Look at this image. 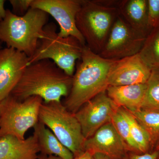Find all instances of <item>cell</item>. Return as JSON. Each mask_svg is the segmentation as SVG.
Segmentation results:
<instances>
[{
    "instance_id": "22",
    "label": "cell",
    "mask_w": 159,
    "mask_h": 159,
    "mask_svg": "<svg viewBox=\"0 0 159 159\" xmlns=\"http://www.w3.org/2000/svg\"><path fill=\"white\" fill-rule=\"evenodd\" d=\"M141 109L159 111V70H152Z\"/></svg>"
},
{
    "instance_id": "31",
    "label": "cell",
    "mask_w": 159,
    "mask_h": 159,
    "mask_svg": "<svg viewBox=\"0 0 159 159\" xmlns=\"http://www.w3.org/2000/svg\"><path fill=\"white\" fill-rule=\"evenodd\" d=\"M157 150L158 151V152H159V155H158V157L157 159H159V146L158 149H157Z\"/></svg>"
},
{
    "instance_id": "23",
    "label": "cell",
    "mask_w": 159,
    "mask_h": 159,
    "mask_svg": "<svg viewBox=\"0 0 159 159\" xmlns=\"http://www.w3.org/2000/svg\"><path fill=\"white\" fill-rule=\"evenodd\" d=\"M148 20L152 29L159 24V0H147Z\"/></svg>"
},
{
    "instance_id": "3",
    "label": "cell",
    "mask_w": 159,
    "mask_h": 159,
    "mask_svg": "<svg viewBox=\"0 0 159 159\" xmlns=\"http://www.w3.org/2000/svg\"><path fill=\"white\" fill-rule=\"evenodd\" d=\"M120 1L83 0L76 17L77 29L91 51L99 54L119 15Z\"/></svg>"
},
{
    "instance_id": "24",
    "label": "cell",
    "mask_w": 159,
    "mask_h": 159,
    "mask_svg": "<svg viewBox=\"0 0 159 159\" xmlns=\"http://www.w3.org/2000/svg\"><path fill=\"white\" fill-rule=\"evenodd\" d=\"M33 0H10L12 12L18 16H23L31 8Z\"/></svg>"
},
{
    "instance_id": "10",
    "label": "cell",
    "mask_w": 159,
    "mask_h": 159,
    "mask_svg": "<svg viewBox=\"0 0 159 159\" xmlns=\"http://www.w3.org/2000/svg\"><path fill=\"white\" fill-rule=\"evenodd\" d=\"M118 107L105 91L86 102L74 113L85 139L92 137L103 125L111 122Z\"/></svg>"
},
{
    "instance_id": "12",
    "label": "cell",
    "mask_w": 159,
    "mask_h": 159,
    "mask_svg": "<svg viewBox=\"0 0 159 159\" xmlns=\"http://www.w3.org/2000/svg\"><path fill=\"white\" fill-rule=\"evenodd\" d=\"M151 72L139 54L117 60L109 74L108 86H119L146 83Z\"/></svg>"
},
{
    "instance_id": "2",
    "label": "cell",
    "mask_w": 159,
    "mask_h": 159,
    "mask_svg": "<svg viewBox=\"0 0 159 159\" xmlns=\"http://www.w3.org/2000/svg\"><path fill=\"white\" fill-rule=\"evenodd\" d=\"M79 63L76 66L70 91L64 105L74 114L86 102L106 91L112 67L117 60L103 58L84 46Z\"/></svg>"
},
{
    "instance_id": "7",
    "label": "cell",
    "mask_w": 159,
    "mask_h": 159,
    "mask_svg": "<svg viewBox=\"0 0 159 159\" xmlns=\"http://www.w3.org/2000/svg\"><path fill=\"white\" fill-rule=\"evenodd\" d=\"M43 100L34 96L20 101L10 95L0 102V136L25 139L27 131L39 121Z\"/></svg>"
},
{
    "instance_id": "1",
    "label": "cell",
    "mask_w": 159,
    "mask_h": 159,
    "mask_svg": "<svg viewBox=\"0 0 159 159\" xmlns=\"http://www.w3.org/2000/svg\"><path fill=\"white\" fill-rule=\"evenodd\" d=\"M73 77L69 76L50 59H43L27 66L10 95L20 101L40 97L45 103L61 102L68 96Z\"/></svg>"
},
{
    "instance_id": "16",
    "label": "cell",
    "mask_w": 159,
    "mask_h": 159,
    "mask_svg": "<svg viewBox=\"0 0 159 159\" xmlns=\"http://www.w3.org/2000/svg\"><path fill=\"white\" fill-rule=\"evenodd\" d=\"M147 87V83L119 86H109L106 93L117 107L134 111L142 108Z\"/></svg>"
},
{
    "instance_id": "19",
    "label": "cell",
    "mask_w": 159,
    "mask_h": 159,
    "mask_svg": "<svg viewBox=\"0 0 159 159\" xmlns=\"http://www.w3.org/2000/svg\"><path fill=\"white\" fill-rule=\"evenodd\" d=\"M131 112L148 134L152 146L158 143L159 111L140 109Z\"/></svg>"
},
{
    "instance_id": "17",
    "label": "cell",
    "mask_w": 159,
    "mask_h": 159,
    "mask_svg": "<svg viewBox=\"0 0 159 159\" xmlns=\"http://www.w3.org/2000/svg\"><path fill=\"white\" fill-rule=\"evenodd\" d=\"M40 151L55 155L62 159H74L73 153L63 145L52 131L39 121L34 127Z\"/></svg>"
},
{
    "instance_id": "27",
    "label": "cell",
    "mask_w": 159,
    "mask_h": 159,
    "mask_svg": "<svg viewBox=\"0 0 159 159\" xmlns=\"http://www.w3.org/2000/svg\"><path fill=\"white\" fill-rule=\"evenodd\" d=\"M74 159H93V155L87 151H84L78 155L75 156Z\"/></svg>"
},
{
    "instance_id": "8",
    "label": "cell",
    "mask_w": 159,
    "mask_h": 159,
    "mask_svg": "<svg viewBox=\"0 0 159 159\" xmlns=\"http://www.w3.org/2000/svg\"><path fill=\"white\" fill-rule=\"evenodd\" d=\"M145 39L134 31L119 15L99 54L103 58L114 60L135 55L141 51Z\"/></svg>"
},
{
    "instance_id": "18",
    "label": "cell",
    "mask_w": 159,
    "mask_h": 159,
    "mask_svg": "<svg viewBox=\"0 0 159 159\" xmlns=\"http://www.w3.org/2000/svg\"><path fill=\"white\" fill-rule=\"evenodd\" d=\"M139 54L151 70H159V24L146 37Z\"/></svg>"
},
{
    "instance_id": "29",
    "label": "cell",
    "mask_w": 159,
    "mask_h": 159,
    "mask_svg": "<svg viewBox=\"0 0 159 159\" xmlns=\"http://www.w3.org/2000/svg\"><path fill=\"white\" fill-rule=\"evenodd\" d=\"M49 159H62L58 157H51L49 158Z\"/></svg>"
},
{
    "instance_id": "15",
    "label": "cell",
    "mask_w": 159,
    "mask_h": 159,
    "mask_svg": "<svg viewBox=\"0 0 159 159\" xmlns=\"http://www.w3.org/2000/svg\"><path fill=\"white\" fill-rule=\"evenodd\" d=\"M40 151L34 134L23 140L11 135L0 136V159H36Z\"/></svg>"
},
{
    "instance_id": "11",
    "label": "cell",
    "mask_w": 159,
    "mask_h": 159,
    "mask_svg": "<svg viewBox=\"0 0 159 159\" xmlns=\"http://www.w3.org/2000/svg\"><path fill=\"white\" fill-rule=\"evenodd\" d=\"M25 54L12 48L0 51V102L9 96L29 65Z\"/></svg>"
},
{
    "instance_id": "13",
    "label": "cell",
    "mask_w": 159,
    "mask_h": 159,
    "mask_svg": "<svg viewBox=\"0 0 159 159\" xmlns=\"http://www.w3.org/2000/svg\"><path fill=\"white\" fill-rule=\"evenodd\" d=\"M84 150L103 154L110 159H119L127 150L124 142L111 123L99 128L89 139H85Z\"/></svg>"
},
{
    "instance_id": "28",
    "label": "cell",
    "mask_w": 159,
    "mask_h": 159,
    "mask_svg": "<svg viewBox=\"0 0 159 159\" xmlns=\"http://www.w3.org/2000/svg\"><path fill=\"white\" fill-rule=\"evenodd\" d=\"M93 159H110L103 154L96 153L93 155Z\"/></svg>"
},
{
    "instance_id": "26",
    "label": "cell",
    "mask_w": 159,
    "mask_h": 159,
    "mask_svg": "<svg viewBox=\"0 0 159 159\" xmlns=\"http://www.w3.org/2000/svg\"><path fill=\"white\" fill-rule=\"evenodd\" d=\"M5 0H0V23L5 18L7 13V9L5 8Z\"/></svg>"
},
{
    "instance_id": "25",
    "label": "cell",
    "mask_w": 159,
    "mask_h": 159,
    "mask_svg": "<svg viewBox=\"0 0 159 159\" xmlns=\"http://www.w3.org/2000/svg\"><path fill=\"white\" fill-rule=\"evenodd\" d=\"M159 152L157 150L151 153H145L143 154L131 155L124 159H157Z\"/></svg>"
},
{
    "instance_id": "6",
    "label": "cell",
    "mask_w": 159,
    "mask_h": 159,
    "mask_svg": "<svg viewBox=\"0 0 159 159\" xmlns=\"http://www.w3.org/2000/svg\"><path fill=\"white\" fill-rule=\"evenodd\" d=\"M39 121L43 123L60 142L76 156L84 151L85 139L74 114L61 102L45 103L40 108Z\"/></svg>"
},
{
    "instance_id": "32",
    "label": "cell",
    "mask_w": 159,
    "mask_h": 159,
    "mask_svg": "<svg viewBox=\"0 0 159 159\" xmlns=\"http://www.w3.org/2000/svg\"></svg>"
},
{
    "instance_id": "5",
    "label": "cell",
    "mask_w": 159,
    "mask_h": 159,
    "mask_svg": "<svg viewBox=\"0 0 159 159\" xmlns=\"http://www.w3.org/2000/svg\"><path fill=\"white\" fill-rule=\"evenodd\" d=\"M84 46L73 36L61 37L54 23H48L44 28L29 65L43 59H50L68 75L73 77L76 61L80 59Z\"/></svg>"
},
{
    "instance_id": "14",
    "label": "cell",
    "mask_w": 159,
    "mask_h": 159,
    "mask_svg": "<svg viewBox=\"0 0 159 159\" xmlns=\"http://www.w3.org/2000/svg\"><path fill=\"white\" fill-rule=\"evenodd\" d=\"M119 15L134 31L145 38L152 30L148 20L147 0H122Z\"/></svg>"
},
{
    "instance_id": "4",
    "label": "cell",
    "mask_w": 159,
    "mask_h": 159,
    "mask_svg": "<svg viewBox=\"0 0 159 159\" xmlns=\"http://www.w3.org/2000/svg\"><path fill=\"white\" fill-rule=\"evenodd\" d=\"M49 15L42 10L31 8L25 15L18 16L7 9L0 23V41L31 57L34 54Z\"/></svg>"
},
{
    "instance_id": "9",
    "label": "cell",
    "mask_w": 159,
    "mask_h": 159,
    "mask_svg": "<svg viewBox=\"0 0 159 159\" xmlns=\"http://www.w3.org/2000/svg\"><path fill=\"white\" fill-rule=\"evenodd\" d=\"M83 0H33L31 8L39 9L52 16L59 25L61 37L73 36L83 46L85 40L77 29L76 17Z\"/></svg>"
},
{
    "instance_id": "30",
    "label": "cell",
    "mask_w": 159,
    "mask_h": 159,
    "mask_svg": "<svg viewBox=\"0 0 159 159\" xmlns=\"http://www.w3.org/2000/svg\"><path fill=\"white\" fill-rule=\"evenodd\" d=\"M2 45L3 43L2 42L0 41V51L3 48Z\"/></svg>"
},
{
    "instance_id": "20",
    "label": "cell",
    "mask_w": 159,
    "mask_h": 159,
    "mask_svg": "<svg viewBox=\"0 0 159 159\" xmlns=\"http://www.w3.org/2000/svg\"><path fill=\"white\" fill-rule=\"evenodd\" d=\"M119 111L128 123L131 135L140 153H146L152 146L150 138L146 131L130 111L119 107Z\"/></svg>"
},
{
    "instance_id": "21",
    "label": "cell",
    "mask_w": 159,
    "mask_h": 159,
    "mask_svg": "<svg viewBox=\"0 0 159 159\" xmlns=\"http://www.w3.org/2000/svg\"><path fill=\"white\" fill-rule=\"evenodd\" d=\"M111 123L122 139L127 150L139 152V148L131 135L128 123L119 111V107L113 115Z\"/></svg>"
}]
</instances>
